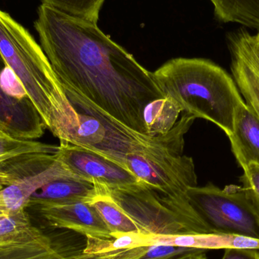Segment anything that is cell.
<instances>
[{
    "mask_svg": "<svg viewBox=\"0 0 259 259\" xmlns=\"http://www.w3.org/2000/svg\"><path fill=\"white\" fill-rule=\"evenodd\" d=\"M97 193L98 189L95 184L73 176L53 181L35 192L30 197L27 207L91 202Z\"/></svg>",
    "mask_w": 259,
    "mask_h": 259,
    "instance_id": "cell-16",
    "label": "cell"
},
{
    "mask_svg": "<svg viewBox=\"0 0 259 259\" xmlns=\"http://www.w3.org/2000/svg\"><path fill=\"white\" fill-rule=\"evenodd\" d=\"M228 138L242 168L251 163L259 164V117L246 102L236 110L234 131Z\"/></svg>",
    "mask_w": 259,
    "mask_h": 259,
    "instance_id": "cell-15",
    "label": "cell"
},
{
    "mask_svg": "<svg viewBox=\"0 0 259 259\" xmlns=\"http://www.w3.org/2000/svg\"><path fill=\"white\" fill-rule=\"evenodd\" d=\"M231 71L246 104L259 117V57L253 35L242 30L231 36Z\"/></svg>",
    "mask_w": 259,
    "mask_h": 259,
    "instance_id": "cell-11",
    "label": "cell"
},
{
    "mask_svg": "<svg viewBox=\"0 0 259 259\" xmlns=\"http://www.w3.org/2000/svg\"><path fill=\"white\" fill-rule=\"evenodd\" d=\"M97 187L98 193L91 201V203L94 205L113 237L124 234L143 235V231L137 222L130 217L107 193L98 186Z\"/></svg>",
    "mask_w": 259,
    "mask_h": 259,
    "instance_id": "cell-19",
    "label": "cell"
},
{
    "mask_svg": "<svg viewBox=\"0 0 259 259\" xmlns=\"http://www.w3.org/2000/svg\"><path fill=\"white\" fill-rule=\"evenodd\" d=\"M206 252L207 251L204 250L198 251V252L187 254V255L173 259H207Z\"/></svg>",
    "mask_w": 259,
    "mask_h": 259,
    "instance_id": "cell-27",
    "label": "cell"
},
{
    "mask_svg": "<svg viewBox=\"0 0 259 259\" xmlns=\"http://www.w3.org/2000/svg\"><path fill=\"white\" fill-rule=\"evenodd\" d=\"M222 259H259V250L252 249H227Z\"/></svg>",
    "mask_w": 259,
    "mask_h": 259,
    "instance_id": "cell-26",
    "label": "cell"
},
{
    "mask_svg": "<svg viewBox=\"0 0 259 259\" xmlns=\"http://www.w3.org/2000/svg\"><path fill=\"white\" fill-rule=\"evenodd\" d=\"M6 63L0 54V74ZM0 126L9 137L33 140L47 129L39 112L28 97L17 98L8 94L0 83Z\"/></svg>",
    "mask_w": 259,
    "mask_h": 259,
    "instance_id": "cell-12",
    "label": "cell"
},
{
    "mask_svg": "<svg viewBox=\"0 0 259 259\" xmlns=\"http://www.w3.org/2000/svg\"><path fill=\"white\" fill-rule=\"evenodd\" d=\"M139 246L164 245L208 251L210 249H252L259 250V240L235 234L208 233L175 236L140 235Z\"/></svg>",
    "mask_w": 259,
    "mask_h": 259,
    "instance_id": "cell-14",
    "label": "cell"
},
{
    "mask_svg": "<svg viewBox=\"0 0 259 259\" xmlns=\"http://www.w3.org/2000/svg\"><path fill=\"white\" fill-rule=\"evenodd\" d=\"M48 230L33 225L27 210L0 217V248L27 244L42 238Z\"/></svg>",
    "mask_w": 259,
    "mask_h": 259,
    "instance_id": "cell-17",
    "label": "cell"
},
{
    "mask_svg": "<svg viewBox=\"0 0 259 259\" xmlns=\"http://www.w3.org/2000/svg\"><path fill=\"white\" fill-rule=\"evenodd\" d=\"M59 146L33 140H18L6 136L0 137V161L27 154H56Z\"/></svg>",
    "mask_w": 259,
    "mask_h": 259,
    "instance_id": "cell-22",
    "label": "cell"
},
{
    "mask_svg": "<svg viewBox=\"0 0 259 259\" xmlns=\"http://www.w3.org/2000/svg\"><path fill=\"white\" fill-rule=\"evenodd\" d=\"M0 54L21 82L47 129L60 143L67 142L70 133L78 125V113L40 46L1 9Z\"/></svg>",
    "mask_w": 259,
    "mask_h": 259,
    "instance_id": "cell-2",
    "label": "cell"
},
{
    "mask_svg": "<svg viewBox=\"0 0 259 259\" xmlns=\"http://www.w3.org/2000/svg\"><path fill=\"white\" fill-rule=\"evenodd\" d=\"M123 166L140 182L170 197L187 196L197 187L195 164L191 157L167 152H140L127 155Z\"/></svg>",
    "mask_w": 259,
    "mask_h": 259,
    "instance_id": "cell-7",
    "label": "cell"
},
{
    "mask_svg": "<svg viewBox=\"0 0 259 259\" xmlns=\"http://www.w3.org/2000/svg\"><path fill=\"white\" fill-rule=\"evenodd\" d=\"M25 177V170L18 156L0 161V190Z\"/></svg>",
    "mask_w": 259,
    "mask_h": 259,
    "instance_id": "cell-25",
    "label": "cell"
},
{
    "mask_svg": "<svg viewBox=\"0 0 259 259\" xmlns=\"http://www.w3.org/2000/svg\"><path fill=\"white\" fill-rule=\"evenodd\" d=\"M189 202L214 232L259 240V219L243 187L214 184L188 189Z\"/></svg>",
    "mask_w": 259,
    "mask_h": 259,
    "instance_id": "cell-6",
    "label": "cell"
},
{
    "mask_svg": "<svg viewBox=\"0 0 259 259\" xmlns=\"http://www.w3.org/2000/svg\"><path fill=\"white\" fill-rule=\"evenodd\" d=\"M240 178L248 200L259 219V164L251 163L243 167Z\"/></svg>",
    "mask_w": 259,
    "mask_h": 259,
    "instance_id": "cell-24",
    "label": "cell"
},
{
    "mask_svg": "<svg viewBox=\"0 0 259 259\" xmlns=\"http://www.w3.org/2000/svg\"><path fill=\"white\" fill-rule=\"evenodd\" d=\"M181 112V107L168 97L157 99L148 103L143 111L147 135H161L171 131Z\"/></svg>",
    "mask_w": 259,
    "mask_h": 259,
    "instance_id": "cell-20",
    "label": "cell"
},
{
    "mask_svg": "<svg viewBox=\"0 0 259 259\" xmlns=\"http://www.w3.org/2000/svg\"><path fill=\"white\" fill-rule=\"evenodd\" d=\"M65 91L79 116L78 125L70 133L67 143L98 152L121 165L126 156L140 152L182 155L184 136L195 120L191 115L183 114L167 134L145 135L111 118L77 93Z\"/></svg>",
    "mask_w": 259,
    "mask_h": 259,
    "instance_id": "cell-4",
    "label": "cell"
},
{
    "mask_svg": "<svg viewBox=\"0 0 259 259\" xmlns=\"http://www.w3.org/2000/svg\"><path fill=\"white\" fill-rule=\"evenodd\" d=\"M56 155L71 173L95 185L120 188L140 183L124 166L87 148L60 143Z\"/></svg>",
    "mask_w": 259,
    "mask_h": 259,
    "instance_id": "cell-8",
    "label": "cell"
},
{
    "mask_svg": "<svg viewBox=\"0 0 259 259\" xmlns=\"http://www.w3.org/2000/svg\"><path fill=\"white\" fill-rule=\"evenodd\" d=\"M98 187L137 222L143 235L205 234L175 199L143 183L120 188Z\"/></svg>",
    "mask_w": 259,
    "mask_h": 259,
    "instance_id": "cell-5",
    "label": "cell"
},
{
    "mask_svg": "<svg viewBox=\"0 0 259 259\" xmlns=\"http://www.w3.org/2000/svg\"><path fill=\"white\" fill-rule=\"evenodd\" d=\"M218 18L259 29V0H210Z\"/></svg>",
    "mask_w": 259,
    "mask_h": 259,
    "instance_id": "cell-21",
    "label": "cell"
},
{
    "mask_svg": "<svg viewBox=\"0 0 259 259\" xmlns=\"http://www.w3.org/2000/svg\"><path fill=\"white\" fill-rule=\"evenodd\" d=\"M152 74L164 97L183 113L211 121L228 137L232 134L236 110L245 101L223 68L207 59L177 58Z\"/></svg>",
    "mask_w": 259,
    "mask_h": 259,
    "instance_id": "cell-3",
    "label": "cell"
},
{
    "mask_svg": "<svg viewBox=\"0 0 259 259\" xmlns=\"http://www.w3.org/2000/svg\"><path fill=\"white\" fill-rule=\"evenodd\" d=\"M50 228L36 241L0 248V259H80L86 243L84 236L68 230Z\"/></svg>",
    "mask_w": 259,
    "mask_h": 259,
    "instance_id": "cell-10",
    "label": "cell"
},
{
    "mask_svg": "<svg viewBox=\"0 0 259 259\" xmlns=\"http://www.w3.org/2000/svg\"><path fill=\"white\" fill-rule=\"evenodd\" d=\"M56 229L68 230L86 238H112L109 228L91 202H77L61 205H36L27 207Z\"/></svg>",
    "mask_w": 259,
    "mask_h": 259,
    "instance_id": "cell-9",
    "label": "cell"
},
{
    "mask_svg": "<svg viewBox=\"0 0 259 259\" xmlns=\"http://www.w3.org/2000/svg\"><path fill=\"white\" fill-rule=\"evenodd\" d=\"M34 27L64 90L77 93L123 125L147 135L145 107L164 97L152 72L97 24L51 6H39Z\"/></svg>",
    "mask_w": 259,
    "mask_h": 259,
    "instance_id": "cell-1",
    "label": "cell"
},
{
    "mask_svg": "<svg viewBox=\"0 0 259 259\" xmlns=\"http://www.w3.org/2000/svg\"><path fill=\"white\" fill-rule=\"evenodd\" d=\"M64 13L97 24L100 9L105 0H41Z\"/></svg>",
    "mask_w": 259,
    "mask_h": 259,
    "instance_id": "cell-23",
    "label": "cell"
},
{
    "mask_svg": "<svg viewBox=\"0 0 259 259\" xmlns=\"http://www.w3.org/2000/svg\"><path fill=\"white\" fill-rule=\"evenodd\" d=\"M253 44L259 57V31L256 34L253 35Z\"/></svg>",
    "mask_w": 259,
    "mask_h": 259,
    "instance_id": "cell-28",
    "label": "cell"
},
{
    "mask_svg": "<svg viewBox=\"0 0 259 259\" xmlns=\"http://www.w3.org/2000/svg\"><path fill=\"white\" fill-rule=\"evenodd\" d=\"M202 251V249L181 246L152 245L83 254L80 259H173ZM205 251V250H204Z\"/></svg>",
    "mask_w": 259,
    "mask_h": 259,
    "instance_id": "cell-18",
    "label": "cell"
},
{
    "mask_svg": "<svg viewBox=\"0 0 259 259\" xmlns=\"http://www.w3.org/2000/svg\"><path fill=\"white\" fill-rule=\"evenodd\" d=\"M73 176L75 175L71 173L57 157L56 161L45 170L18 180L1 189L0 212L12 214L24 211L35 192L53 181Z\"/></svg>",
    "mask_w": 259,
    "mask_h": 259,
    "instance_id": "cell-13",
    "label": "cell"
}]
</instances>
